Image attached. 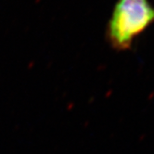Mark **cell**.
Here are the masks:
<instances>
[{
  "instance_id": "cell-1",
  "label": "cell",
  "mask_w": 154,
  "mask_h": 154,
  "mask_svg": "<svg viewBox=\"0 0 154 154\" xmlns=\"http://www.w3.org/2000/svg\"><path fill=\"white\" fill-rule=\"evenodd\" d=\"M153 24L154 6L150 0H116L106 26V41L115 51H128Z\"/></svg>"
}]
</instances>
